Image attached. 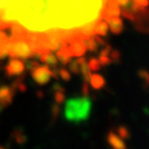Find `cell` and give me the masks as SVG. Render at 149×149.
<instances>
[{
  "mask_svg": "<svg viewBox=\"0 0 149 149\" xmlns=\"http://www.w3.org/2000/svg\"><path fill=\"white\" fill-rule=\"evenodd\" d=\"M90 111V102L86 98L68 100L64 107V116L68 121L80 122L88 117Z\"/></svg>",
  "mask_w": 149,
  "mask_h": 149,
  "instance_id": "cell-1",
  "label": "cell"
},
{
  "mask_svg": "<svg viewBox=\"0 0 149 149\" xmlns=\"http://www.w3.org/2000/svg\"><path fill=\"white\" fill-rule=\"evenodd\" d=\"M35 54L27 36H10L7 44V56L10 58H31Z\"/></svg>",
  "mask_w": 149,
  "mask_h": 149,
  "instance_id": "cell-2",
  "label": "cell"
},
{
  "mask_svg": "<svg viewBox=\"0 0 149 149\" xmlns=\"http://www.w3.org/2000/svg\"><path fill=\"white\" fill-rule=\"evenodd\" d=\"M30 72L33 81L37 85H46L47 83H49L52 78V70L47 64L37 65L36 68L30 70Z\"/></svg>",
  "mask_w": 149,
  "mask_h": 149,
  "instance_id": "cell-3",
  "label": "cell"
},
{
  "mask_svg": "<svg viewBox=\"0 0 149 149\" xmlns=\"http://www.w3.org/2000/svg\"><path fill=\"white\" fill-rule=\"evenodd\" d=\"M26 70V64L23 60L18 58H12L8 61L4 68L6 77H14V76H21Z\"/></svg>",
  "mask_w": 149,
  "mask_h": 149,
  "instance_id": "cell-4",
  "label": "cell"
},
{
  "mask_svg": "<svg viewBox=\"0 0 149 149\" xmlns=\"http://www.w3.org/2000/svg\"><path fill=\"white\" fill-rule=\"evenodd\" d=\"M16 91L12 86L6 84H0V108H6L12 105Z\"/></svg>",
  "mask_w": 149,
  "mask_h": 149,
  "instance_id": "cell-5",
  "label": "cell"
},
{
  "mask_svg": "<svg viewBox=\"0 0 149 149\" xmlns=\"http://www.w3.org/2000/svg\"><path fill=\"white\" fill-rule=\"evenodd\" d=\"M38 60L40 62H44L45 64L49 65V66H53L54 68L58 65V60H57V57L54 53H42L38 54Z\"/></svg>",
  "mask_w": 149,
  "mask_h": 149,
  "instance_id": "cell-6",
  "label": "cell"
},
{
  "mask_svg": "<svg viewBox=\"0 0 149 149\" xmlns=\"http://www.w3.org/2000/svg\"><path fill=\"white\" fill-rule=\"evenodd\" d=\"M9 36L4 31H0V60L7 56V44Z\"/></svg>",
  "mask_w": 149,
  "mask_h": 149,
  "instance_id": "cell-7",
  "label": "cell"
},
{
  "mask_svg": "<svg viewBox=\"0 0 149 149\" xmlns=\"http://www.w3.org/2000/svg\"><path fill=\"white\" fill-rule=\"evenodd\" d=\"M10 86L15 89V91H16V92H17V91H21V92L26 91V86H25V83H24V78L23 77H21L20 79L15 80Z\"/></svg>",
  "mask_w": 149,
  "mask_h": 149,
  "instance_id": "cell-8",
  "label": "cell"
},
{
  "mask_svg": "<svg viewBox=\"0 0 149 149\" xmlns=\"http://www.w3.org/2000/svg\"><path fill=\"white\" fill-rule=\"evenodd\" d=\"M58 76L64 81H70V74L68 72V70H66V68H60L58 70Z\"/></svg>",
  "mask_w": 149,
  "mask_h": 149,
  "instance_id": "cell-9",
  "label": "cell"
},
{
  "mask_svg": "<svg viewBox=\"0 0 149 149\" xmlns=\"http://www.w3.org/2000/svg\"><path fill=\"white\" fill-rule=\"evenodd\" d=\"M40 63L38 62V61L36 60H30V61H28V63L26 64V68H28L29 70H32L34 68H36L37 65H40Z\"/></svg>",
  "mask_w": 149,
  "mask_h": 149,
  "instance_id": "cell-10",
  "label": "cell"
},
{
  "mask_svg": "<svg viewBox=\"0 0 149 149\" xmlns=\"http://www.w3.org/2000/svg\"><path fill=\"white\" fill-rule=\"evenodd\" d=\"M0 149H6V148H4L3 146H0Z\"/></svg>",
  "mask_w": 149,
  "mask_h": 149,
  "instance_id": "cell-11",
  "label": "cell"
}]
</instances>
